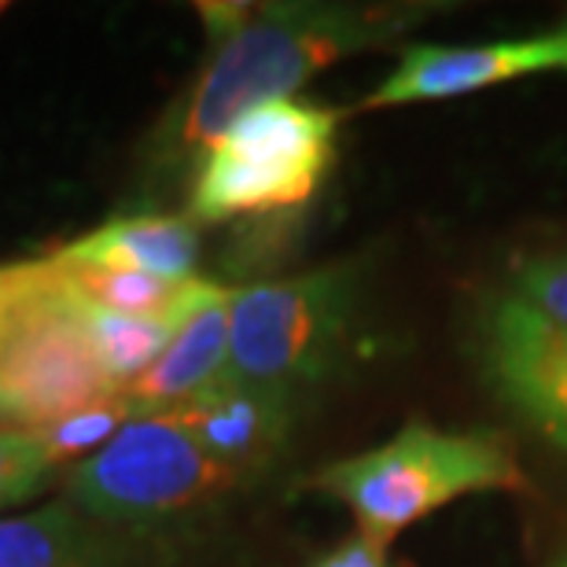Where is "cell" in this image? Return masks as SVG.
Listing matches in <instances>:
<instances>
[{
	"label": "cell",
	"mask_w": 567,
	"mask_h": 567,
	"mask_svg": "<svg viewBox=\"0 0 567 567\" xmlns=\"http://www.w3.org/2000/svg\"><path fill=\"white\" fill-rule=\"evenodd\" d=\"M210 60L158 133L169 163L199 166L247 111L291 100L324 66L380 49L427 19V4H199Z\"/></svg>",
	"instance_id": "cell-1"
},
{
	"label": "cell",
	"mask_w": 567,
	"mask_h": 567,
	"mask_svg": "<svg viewBox=\"0 0 567 567\" xmlns=\"http://www.w3.org/2000/svg\"><path fill=\"white\" fill-rule=\"evenodd\" d=\"M118 399L52 258L0 269V427L41 431Z\"/></svg>",
	"instance_id": "cell-2"
},
{
	"label": "cell",
	"mask_w": 567,
	"mask_h": 567,
	"mask_svg": "<svg viewBox=\"0 0 567 567\" xmlns=\"http://www.w3.org/2000/svg\"><path fill=\"white\" fill-rule=\"evenodd\" d=\"M527 475L502 442L472 431L405 424L383 446L328 464L313 491L332 494L358 516L361 535L391 546L405 527L442 505L486 491H524Z\"/></svg>",
	"instance_id": "cell-3"
},
{
	"label": "cell",
	"mask_w": 567,
	"mask_h": 567,
	"mask_svg": "<svg viewBox=\"0 0 567 567\" xmlns=\"http://www.w3.org/2000/svg\"><path fill=\"white\" fill-rule=\"evenodd\" d=\"M339 111L313 100H274L221 133L192 177L188 218L225 225L302 210L336 163Z\"/></svg>",
	"instance_id": "cell-4"
},
{
	"label": "cell",
	"mask_w": 567,
	"mask_h": 567,
	"mask_svg": "<svg viewBox=\"0 0 567 567\" xmlns=\"http://www.w3.org/2000/svg\"><path fill=\"white\" fill-rule=\"evenodd\" d=\"M350 310L354 274L347 266L233 288L229 377L288 394L321 380L347 336Z\"/></svg>",
	"instance_id": "cell-5"
},
{
	"label": "cell",
	"mask_w": 567,
	"mask_h": 567,
	"mask_svg": "<svg viewBox=\"0 0 567 567\" xmlns=\"http://www.w3.org/2000/svg\"><path fill=\"white\" fill-rule=\"evenodd\" d=\"M240 486L169 416H137L71 472L66 502L104 527H147Z\"/></svg>",
	"instance_id": "cell-6"
},
{
	"label": "cell",
	"mask_w": 567,
	"mask_h": 567,
	"mask_svg": "<svg viewBox=\"0 0 567 567\" xmlns=\"http://www.w3.org/2000/svg\"><path fill=\"white\" fill-rule=\"evenodd\" d=\"M480 354L494 391L567 453V328L505 295L483 313Z\"/></svg>",
	"instance_id": "cell-7"
},
{
	"label": "cell",
	"mask_w": 567,
	"mask_h": 567,
	"mask_svg": "<svg viewBox=\"0 0 567 567\" xmlns=\"http://www.w3.org/2000/svg\"><path fill=\"white\" fill-rule=\"evenodd\" d=\"M546 71H567V27L483 44H410L365 107L439 104Z\"/></svg>",
	"instance_id": "cell-8"
},
{
	"label": "cell",
	"mask_w": 567,
	"mask_h": 567,
	"mask_svg": "<svg viewBox=\"0 0 567 567\" xmlns=\"http://www.w3.org/2000/svg\"><path fill=\"white\" fill-rule=\"evenodd\" d=\"M291 399L295 394L288 391L258 388L225 372L214 388L163 416L185 431L214 464H221L236 480H247L277 461L280 446L288 442Z\"/></svg>",
	"instance_id": "cell-9"
},
{
	"label": "cell",
	"mask_w": 567,
	"mask_h": 567,
	"mask_svg": "<svg viewBox=\"0 0 567 567\" xmlns=\"http://www.w3.org/2000/svg\"><path fill=\"white\" fill-rule=\"evenodd\" d=\"M229 299L233 288L192 280L177 332L133 388L122 391L130 416H163L229 372Z\"/></svg>",
	"instance_id": "cell-10"
},
{
	"label": "cell",
	"mask_w": 567,
	"mask_h": 567,
	"mask_svg": "<svg viewBox=\"0 0 567 567\" xmlns=\"http://www.w3.org/2000/svg\"><path fill=\"white\" fill-rule=\"evenodd\" d=\"M60 255L74 262L118 266L166 284H192L199 266V229L185 214H133L111 218L96 233L66 244Z\"/></svg>",
	"instance_id": "cell-11"
},
{
	"label": "cell",
	"mask_w": 567,
	"mask_h": 567,
	"mask_svg": "<svg viewBox=\"0 0 567 567\" xmlns=\"http://www.w3.org/2000/svg\"><path fill=\"white\" fill-rule=\"evenodd\" d=\"M0 567H111L104 524L71 502L0 516Z\"/></svg>",
	"instance_id": "cell-12"
},
{
	"label": "cell",
	"mask_w": 567,
	"mask_h": 567,
	"mask_svg": "<svg viewBox=\"0 0 567 567\" xmlns=\"http://www.w3.org/2000/svg\"><path fill=\"white\" fill-rule=\"evenodd\" d=\"M185 299H188V291H185ZM74 302H78V317H82V328L89 336V347H93L96 361L104 365L107 380L115 383L118 394L133 388V383L163 358V350L169 347V339L177 332L181 310H185V302H181V310L169 317H133V313L104 310V306H93V302L78 299V295H74Z\"/></svg>",
	"instance_id": "cell-13"
},
{
	"label": "cell",
	"mask_w": 567,
	"mask_h": 567,
	"mask_svg": "<svg viewBox=\"0 0 567 567\" xmlns=\"http://www.w3.org/2000/svg\"><path fill=\"white\" fill-rule=\"evenodd\" d=\"M55 269L66 280L78 299L104 306L115 313H133V317H169L185 302L188 284H166L147 274H133V269L118 266H93V262H74L55 251L52 255Z\"/></svg>",
	"instance_id": "cell-14"
},
{
	"label": "cell",
	"mask_w": 567,
	"mask_h": 567,
	"mask_svg": "<svg viewBox=\"0 0 567 567\" xmlns=\"http://www.w3.org/2000/svg\"><path fill=\"white\" fill-rule=\"evenodd\" d=\"M52 472L55 461L38 435L0 427V508L30 502Z\"/></svg>",
	"instance_id": "cell-15"
},
{
	"label": "cell",
	"mask_w": 567,
	"mask_h": 567,
	"mask_svg": "<svg viewBox=\"0 0 567 567\" xmlns=\"http://www.w3.org/2000/svg\"><path fill=\"white\" fill-rule=\"evenodd\" d=\"M130 421L133 416H130L126 402H122V394H118V399H111L104 405H93V410H85V413L66 416V421H60L55 427L41 431L38 439L44 442V450L52 453V461L60 464L66 457H78V453L104 450Z\"/></svg>",
	"instance_id": "cell-16"
},
{
	"label": "cell",
	"mask_w": 567,
	"mask_h": 567,
	"mask_svg": "<svg viewBox=\"0 0 567 567\" xmlns=\"http://www.w3.org/2000/svg\"><path fill=\"white\" fill-rule=\"evenodd\" d=\"M513 295L546 317V321L567 328V251L530 258L516 269Z\"/></svg>",
	"instance_id": "cell-17"
},
{
	"label": "cell",
	"mask_w": 567,
	"mask_h": 567,
	"mask_svg": "<svg viewBox=\"0 0 567 567\" xmlns=\"http://www.w3.org/2000/svg\"><path fill=\"white\" fill-rule=\"evenodd\" d=\"M310 567H391V564H388V546H380L377 538L358 530L354 538H347L343 546L332 549L328 557H321Z\"/></svg>",
	"instance_id": "cell-18"
},
{
	"label": "cell",
	"mask_w": 567,
	"mask_h": 567,
	"mask_svg": "<svg viewBox=\"0 0 567 567\" xmlns=\"http://www.w3.org/2000/svg\"><path fill=\"white\" fill-rule=\"evenodd\" d=\"M553 567H567V553H564V557H560L557 564H553Z\"/></svg>",
	"instance_id": "cell-19"
},
{
	"label": "cell",
	"mask_w": 567,
	"mask_h": 567,
	"mask_svg": "<svg viewBox=\"0 0 567 567\" xmlns=\"http://www.w3.org/2000/svg\"><path fill=\"white\" fill-rule=\"evenodd\" d=\"M0 11H4V4H0Z\"/></svg>",
	"instance_id": "cell-20"
}]
</instances>
